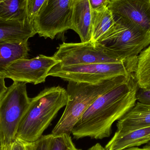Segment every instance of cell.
Returning a JSON list of instances; mask_svg holds the SVG:
<instances>
[{"label": "cell", "instance_id": "15", "mask_svg": "<svg viewBox=\"0 0 150 150\" xmlns=\"http://www.w3.org/2000/svg\"><path fill=\"white\" fill-rule=\"evenodd\" d=\"M37 34L33 23L29 19L23 21L0 20V41L26 40Z\"/></svg>", "mask_w": 150, "mask_h": 150}, {"label": "cell", "instance_id": "26", "mask_svg": "<svg viewBox=\"0 0 150 150\" xmlns=\"http://www.w3.org/2000/svg\"><path fill=\"white\" fill-rule=\"evenodd\" d=\"M88 150H105V148H103L101 144L99 143L96 144L92 147L88 149Z\"/></svg>", "mask_w": 150, "mask_h": 150}, {"label": "cell", "instance_id": "5", "mask_svg": "<svg viewBox=\"0 0 150 150\" xmlns=\"http://www.w3.org/2000/svg\"><path fill=\"white\" fill-rule=\"evenodd\" d=\"M137 58L118 63H95L62 66L57 64L48 76L57 77L68 81L95 84L119 76L134 74Z\"/></svg>", "mask_w": 150, "mask_h": 150}, {"label": "cell", "instance_id": "28", "mask_svg": "<svg viewBox=\"0 0 150 150\" xmlns=\"http://www.w3.org/2000/svg\"><path fill=\"white\" fill-rule=\"evenodd\" d=\"M143 148H145V149H150V142H149L148 143V144H146L145 146L143 147Z\"/></svg>", "mask_w": 150, "mask_h": 150}, {"label": "cell", "instance_id": "27", "mask_svg": "<svg viewBox=\"0 0 150 150\" xmlns=\"http://www.w3.org/2000/svg\"><path fill=\"white\" fill-rule=\"evenodd\" d=\"M125 150H150V149H145V148H132L127 149Z\"/></svg>", "mask_w": 150, "mask_h": 150}, {"label": "cell", "instance_id": "21", "mask_svg": "<svg viewBox=\"0 0 150 150\" xmlns=\"http://www.w3.org/2000/svg\"><path fill=\"white\" fill-rule=\"evenodd\" d=\"M36 142H27L16 138L11 143L1 150H35Z\"/></svg>", "mask_w": 150, "mask_h": 150}, {"label": "cell", "instance_id": "8", "mask_svg": "<svg viewBox=\"0 0 150 150\" xmlns=\"http://www.w3.org/2000/svg\"><path fill=\"white\" fill-rule=\"evenodd\" d=\"M52 57L59 62V65L62 66L118 63L126 61L118 59L107 51L99 43L91 41L63 43L60 45Z\"/></svg>", "mask_w": 150, "mask_h": 150}, {"label": "cell", "instance_id": "18", "mask_svg": "<svg viewBox=\"0 0 150 150\" xmlns=\"http://www.w3.org/2000/svg\"><path fill=\"white\" fill-rule=\"evenodd\" d=\"M134 75L139 88L150 91V44L137 57Z\"/></svg>", "mask_w": 150, "mask_h": 150}, {"label": "cell", "instance_id": "17", "mask_svg": "<svg viewBox=\"0 0 150 150\" xmlns=\"http://www.w3.org/2000/svg\"><path fill=\"white\" fill-rule=\"evenodd\" d=\"M28 0H0V20L23 21L28 19Z\"/></svg>", "mask_w": 150, "mask_h": 150}, {"label": "cell", "instance_id": "6", "mask_svg": "<svg viewBox=\"0 0 150 150\" xmlns=\"http://www.w3.org/2000/svg\"><path fill=\"white\" fill-rule=\"evenodd\" d=\"M26 83L14 82L0 98V147L16 139L20 122L30 102Z\"/></svg>", "mask_w": 150, "mask_h": 150}, {"label": "cell", "instance_id": "25", "mask_svg": "<svg viewBox=\"0 0 150 150\" xmlns=\"http://www.w3.org/2000/svg\"><path fill=\"white\" fill-rule=\"evenodd\" d=\"M4 79L3 75L0 74V98L5 93L8 88L5 85Z\"/></svg>", "mask_w": 150, "mask_h": 150}, {"label": "cell", "instance_id": "10", "mask_svg": "<svg viewBox=\"0 0 150 150\" xmlns=\"http://www.w3.org/2000/svg\"><path fill=\"white\" fill-rule=\"evenodd\" d=\"M108 8L115 16L150 32V0H112Z\"/></svg>", "mask_w": 150, "mask_h": 150}, {"label": "cell", "instance_id": "14", "mask_svg": "<svg viewBox=\"0 0 150 150\" xmlns=\"http://www.w3.org/2000/svg\"><path fill=\"white\" fill-rule=\"evenodd\" d=\"M150 142V127L114 136L105 146V150H125L147 144Z\"/></svg>", "mask_w": 150, "mask_h": 150}, {"label": "cell", "instance_id": "19", "mask_svg": "<svg viewBox=\"0 0 150 150\" xmlns=\"http://www.w3.org/2000/svg\"><path fill=\"white\" fill-rule=\"evenodd\" d=\"M54 136L50 150H82L76 147L70 135Z\"/></svg>", "mask_w": 150, "mask_h": 150}, {"label": "cell", "instance_id": "9", "mask_svg": "<svg viewBox=\"0 0 150 150\" xmlns=\"http://www.w3.org/2000/svg\"><path fill=\"white\" fill-rule=\"evenodd\" d=\"M58 63L52 56L40 54L33 59L15 62L3 75L4 78L9 79L13 82L38 84L45 82L50 70Z\"/></svg>", "mask_w": 150, "mask_h": 150}, {"label": "cell", "instance_id": "2", "mask_svg": "<svg viewBox=\"0 0 150 150\" xmlns=\"http://www.w3.org/2000/svg\"><path fill=\"white\" fill-rule=\"evenodd\" d=\"M68 96L66 89L60 86L45 88L31 98L23 116L16 138L27 142H35L43 135L58 112L66 106Z\"/></svg>", "mask_w": 150, "mask_h": 150}, {"label": "cell", "instance_id": "22", "mask_svg": "<svg viewBox=\"0 0 150 150\" xmlns=\"http://www.w3.org/2000/svg\"><path fill=\"white\" fill-rule=\"evenodd\" d=\"M54 136L52 134L42 135L36 142L35 150H50Z\"/></svg>", "mask_w": 150, "mask_h": 150}, {"label": "cell", "instance_id": "1", "mask_svg": "<svg viewBox=\"0 0 150 150\" xmlns=\"http://www.w3.org/2000/svg\"><path fill=\"white\" fill-rule=\"evenodd\" d=\"M138 87L134 74L98 97L78 121L71 134L74 139L109 137L114 122L120 120L137 102Z\"/></svg>", "mask_w": 150, "mask_h": 150}, {"label": "cell", "instance_id": "12", "mask_svg": "<svg viewBox=\"0 0 150 150\" xmlns=\"http://www.w3.org/2000/svg\"><path fill=\"white\" fill-rule=\"evenodd\" d=\"M92 15L89 0H74L71 30L78 34L81 42L91 40Z\"/></svg>", "mask_w": 150, "mask_h": 150}, {"label": "cell", "instance_id": "13", "mask_svg": "<svg viewBox=\"0 0 150 150\" xmlns=\"http://www.w3.org/2000/svg\"><path fill=\"white\" fill-rule=\"evenodd\" d=\"M28 41L3 40L0 41V74H3L12 63L27 59L30 52Z\"/></svg>", "mask_w": 150, "mask_h": 150}, {"label": "cell", "instance_id": "11", "mask_svg": "<svg viewBox=\"0 0 150 150\" xmlns=\"http://www.w3.org/2000/svg\"><path fill=\"white\" fill-rule=\"evenodd\" d=\"M114 136H119L138 129L150 127V104L137 101L118 120Z\"/></svg>", "mask_w": 150, "mask_h": 150}, {"label": "cell", "instance_id": "24", "mask_svg": "<svg viewBox=\"0 0 150 150\" xmlns=\"http://www.w3.org/2000/svg\"><path fill=\"white\" fill-rule=\"evenodd\" d=\"M137 99L138 102L150 104V91L138 88Z\"/></svg>", "mask_w": 150, "mask_h": 150}, {"label": "cell", "instance_id": "16", "mask_svg": "<svg viewBox=\"0 0 150 150\" xmlns=\"http://www.w3.org/2000/svg\"><path fill=\"white\" fill-rule=\"evenodd\" d=\"M115 23L114 16L108 7L100 10H93L91 41L97 43L102 40Z\"/></svg>", "mask_w": 150, "mask_h": 150}, {"label": "cell", "instance_id": "29", "mask_svg": "<svg viewBox=\"0 0 150 150\" xmlns=\"http://www.w3.org/2000/svg\"><path fill=\"white\" fill-rule=\"evenodd\" d=\"M0 150H1V147H0Z\"/></svg>", "mask_w": 150, "mask_h": 150}, {"label": "cell", "instance_id": "7", "mask_svg": "<svg viewBox=\"0 0 150 150\" xmlns=\"http://www.w3.org/2000/svg\"><path fill=\"white\" fill-rule=\"evenodd\" d=\"M74 2V0H47L33 21L37 34L53 39L71 29Z\"/></svg>", "mask_w": 150, "mask_h": 150}, {"label": "cell", "instance_id": "20", "mask_svg": "<svg viewBox=\"0 0 150 150\" xmlns=\"http://www.w3.org/2000/svg\"><path fill=\"white\" fill-rule=\"evenodd\" d=\"M47 0H28L27 13L29 20L33 23L34 18L46 3Z\"/></svg>", "mask_w": 150, "mask_h": 150}, {"label": "cell", "instance_id": "4", "mask_svg": "<svg viewBox=\"0 0 150 150\" xmlns=\"http://www.w3.org/2000/svg\"><path fill=\"white\" fill-rule=\"evenodd\" d=\"M114 16L115 23L99 43L121 60L137 58L150 44V32L125 18Z\"/></svg>", "mask_w": 150, "mask_h": 150}, {"label": "cell", "instance_id": "3", "mask_svg": "<svg viewBox=\"0 0 150 150\" xmlns=\"http://www.w3.org/2000/svg\"><path fill=\"white\" fill-rule=\"evenodd\" d=\"M129 76H119L95 84L69 81L66 108L52 134L55 136L71 134L78 121L93 101L106 92L124 82Z\"/></svg>", "mask_w": 150, "mask_h": 150}, {"label": "cell", "instance_id": "23", "mask_svg": "<svg viewBox=\"0 0 150 150\" xmlns=\"http://www.w3.org/2000/svg\"><path fill=\"white\" fill-rule=\"evenodd\" d=\"M93 11H99L107 8L112 0H89Z\"/></svg>", "mask_w": 150, "mask_h": 150}]
</instances>
